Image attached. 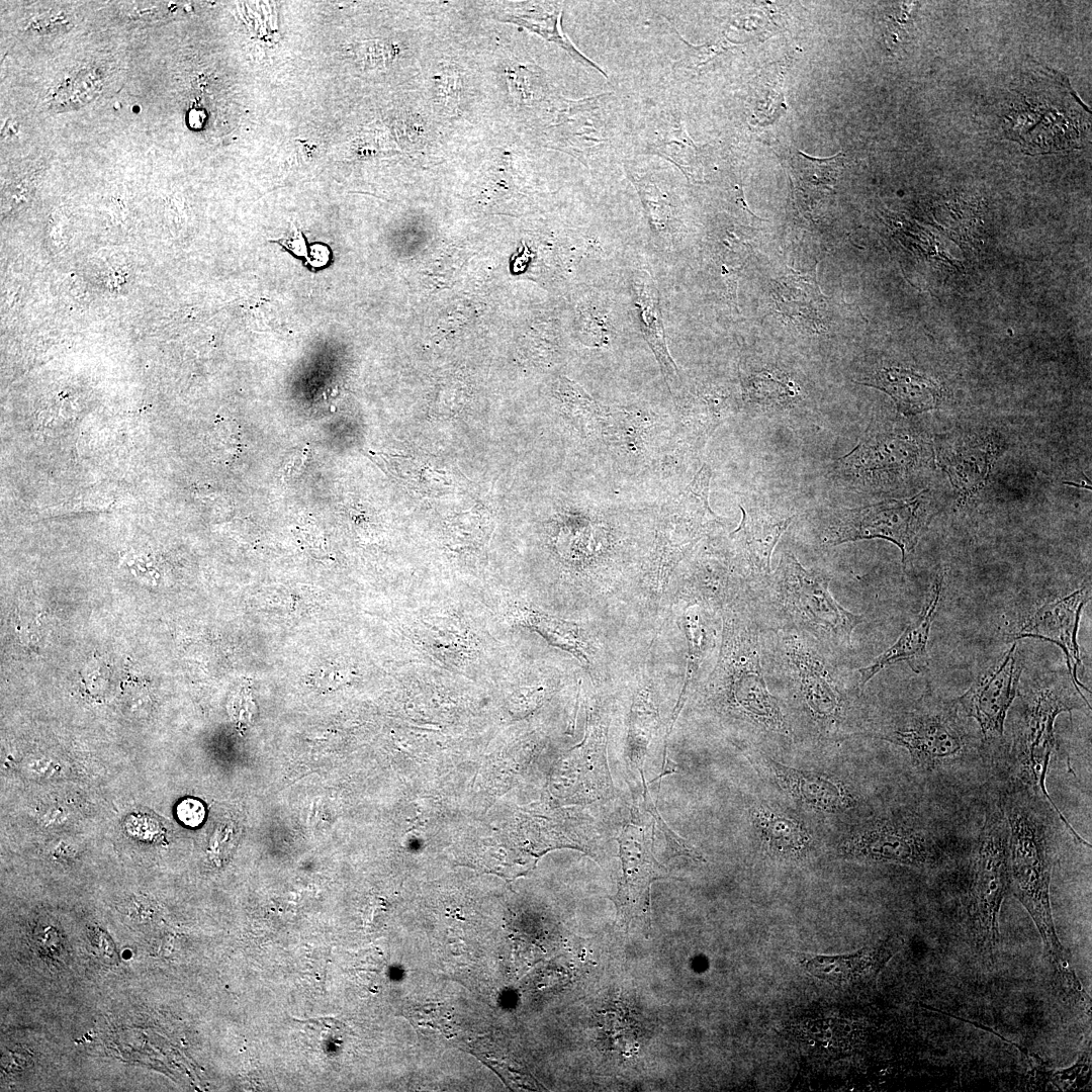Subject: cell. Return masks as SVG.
Listing matches in <instances>:
<instances>
[{
    "label": "cell",
    "instance_id": "6da1fadb",
    "mask_svg": "<svg viewBox=\"0 0 1092 1092\" xmlns=\"http://www.w3.org/2000/svg\"><path fill=\"white\" fill-rule=\"evenodd\" d=\"M719 614L721 641L705 685L707 701L760 733L791 739V727L764 677L761 626L751 596L746 594L727 604Z\"/></svg>",
    "mask_w": 1092,
    "mask_h": 1092
},
{
    "label": "cell",
    "instance_id": "7a4b0ae2",
    "mask_svg": "<svg viewBox=\"0 0 1092 1092\" xmlns=\"http://www.w3.org/2000/svg\"><path fill=\"white\" fill-rule=\"evenodd\" d=\"M999 804L1009 827L1010 891L1030 914L1057 972L1077 989L1078 980L1069 969L1053 921L1050 883L1056 844L1050 811L1056 810L1078 842L1085 845L1086 841L1056 806L1018 783Z\"/></svg>",
    "mask_w": 1092,
    "mask_h": 1092
},
{
    "label": "cell",
    "instance_id": "3957f363",
    "mask_svg": "<svg viewBox=\"0 0 1092 1092\" xmlns=\"http://www.w3.org/2000/svg\"><path fill=\"white\" fill-rule=\"evenodd\" d=\"M829 583L827 573L804 567L794 553L786 551L765 584L752 595L757 617L772 623L769 629H792L809 636L842 661L852 649V633L863 615L842 607L832 597Z\"/></svg>",
    "mask_w": 1092,
    "mask_h": 1092
},
{
    "label": "cell",
    "instance_id": "277c9868",
    "mask_svg": "<svg viewBox=\"0 0 1092 1092\" xmlns=\"http://www.w3.org/2000/svg\"><path fill=\"white\" fill-rule=\"evenodd\" d=\"M1055 74H1027L1013 89L1004 114L1007 135L1028 154L1081 148L1090 127V113L1072 89Z\"/></svg>",
    "mask_w": 1092,
    "mask_h": 1092
},
{
    "label": "cell",
    "instance_id": "5b68a950",
    "mask_svg": "<svg viewBox=\"0 0 1092 1092\" xmlns=\"http://www.w3.org/2000/svg\"><path fill=\"white\" fill-rule=\"evenodd\" d=\"M1083 705L1090 710L1088 700L1070 676L1037 682L1020 694L1010 754L1015 783L1054 806L1056 804L1045 788V777L1051 755L1056 750V718L1062 712H1071Z\"/></svg>",
    "mask_w": 1092,
    "mask_h": 1092
},
{
    "label": "cell",
    "instance_id": "8992f818",
    "mask_svg": "<svg viewBox=\"0 0 1092 1092\" xmlns=\"http://www.w3.org/2000/svg\"><path fill=\"white\" fill-rule=\"evenodd\" d=\"M956 701L927 690L909 710L880 728L876 737L904 747L913 764L931 771L965 757L975 746Z\"/></svg>",
    "mask_w": 1092,
    "mask_h": 1092
},
{
    "label": "cell",
    "instance_id": "52a82bcc",
    "mask_svg": "<svg viewBox=\"0 0 1092 1092\" xmlns=\"http://www.w3.org/2000/svg\"><path fill=\"white\" fill-rule=\"evenodd\" d=\"M774 632L771 660L793 688L804 710L824 731L837 728L845 712L838 661L809 636L792 629Z\"/></svg>",
    "mask_w": 1092,
    "mask_h": 1092
},
{
    "label": "cell",
    "instance_id": "ba28073f",
    "mask_svg": "<svg viewBox=\"0 0 1092 1092\" xmlns=\"http://www.w3.org/2000/svg\"><path fill=\"white\" fill-rule=\"evenodd\" d=\"M1010 891L1009 827L1000 804L986 809L978 838L968 902L976 948L994 962L1000 942L999 913Z\"/></svg>",
    "mask_w": 1092,
    "mask_h": 1092
},
{
    "label": "cell",
    "instance_id": "9c48e42d",
    "mask_svg": "<svg viewBox=\"0 0 1092 1092\" xmlns=\"http://www.w3.org/2000/svg\"><path fill=\"white\" fill-rule=\"evenodd\" d=\"M928 489L905 498L888 499L857 508H842L826 516L819 527L825 547L859 540L884 539L901 551L905 565L931 515Z\"/></svg>",
    "mask_w": 1092,
    "mask_h": 1092
},
{
    "label": "cell",
    "instance_id": "30bf717a",
    "mask_svg": "<svg viewBox=\"0 0 1092 1092\" xmlns=\"http://www.w3.org/2000/svg\"><path fill=\"white\" fill-rule=\"evenodd\" d=\"M931 458L929 444L910 430L875 425L836 461V469L860 484L891 485L914 476Z\"/></svg>",
    "mask_w": 1092,
    "mask_h": 1092
},
{
    "label": "cell",
    "instance_id": "8fae6325",
    "mask_svg": "<svg viewBox=\"0 0 1092 1092\" xmlns=\"http://www.w3.org/2000/svg\"><path fill=\"white\" fill-rule=\"evenodd\" d=\"M841 850L859 859L916 868L933 867L940 855L936 838L926 827L899 818L866 823L842 844Z\"/></svg>",
    "mask_w": 1092,
    "mask_h": 1092
},
{
    "label": "cell",
    "instance_id": "7c38bea8",
    "mask_svg": "<svg viewBox=\"0 0 1092 1092\" xmlns=\"http://www.w3.org/2000/svg\"><path fill=\"white\" fill-rule=\"evenodd\" d=\"M619 854L622 876L616 895L612 898L621 924L628 928L631 923L650 927V888L661 879L669 877L652 851V833L645 825L630 823L620 836Z\"/></svg>",
    "mask_w": 1092,
    "mask_h": 1092
},
{
    "label": "cell",
    "instance_id": "4fadbf2b",
    "mask_svg": "<svg viewBox=\"0 0 1092 1092\" xmlns=\"http://www.w3.org/2000/svg\"><path fill=\"white\" fill-rule=\"evenodd\" d=\"M1016 643L982 673L956 703L961 713L978 723L984 741L1000 739L1004 722L1019 685L1022 664Z\"/></svg>",
    "mask_w": 1092,
    "mask_h": 1092
},
{
    "label": "cell",
    "instance_id": "5bb4252c",
    "mask_svg": "<svg viewBox=\"0 0 1092 1092\" xmlns=\"http://www.w3.org/2000/svg\"><path fill=\"white\" fill-rule=\"evenodd\" d=\"M742 518L729 538L738 568L754 595L771 572L772 552L794 520V514L768 509L747 510L740 506Z\"/></svg>",
    "mask_w": 1092,
    "mask_h": 1092
},
{
    "label": "cell",
    "instance_id": "9a60e30c",
    "mask_svg": "<svg viewBox=\"0 0 1092 1092\" xmlns=\"http://www.w3.org/2000/svg\"><path fill=\"white\" fill-rule=\"evenodd\" d=\"M1090 600V589L1080 587L1069 595L1045 602L1039 606L1011 635L1012 640L1034 638L1050 641L1059 646L1065 655L1069 675L1073 684L1084 689L1078 677L1082 658L1077 642L1081 612Z\"/></svg>",
    "mask_w": 1092,
    "mask_h": 1092
},
{
    "label": "cell",
    "instance_id": "2e32d148",
    "mask_svg": "<svg viewBox=\"0 0 1092 1092\" xmlns=\"http://www.w3.org/2000/svg\"><path fill=\"white\" fill-rule=\"evenodd\" d=\"M682 590L689 602L718 613L727 604L750 593L731 547L726 551L711 546L694 554Z\"/></svg>",
    "mask_w": 1092,
    "mask_h": 1092
},
{
    "label": "cell",
    "instance_id": "e0dca14e",
    "mask_svg": "<svg viewBox=\"0 0 1092 1092\" xmlns=\"http://www.w3.org/2000/svg\"><path fill=\"white\" fill-rule=\"evenodd\" d=\"M999 441L992 435L971 436L940 443L937 463L965 502L987 483L992 466L999 454Z\"/></svg>",
    "mask_w": 1092,
    "mask_h": 1092
},
{
    "label": "cell",
    "instance_id": "ac0fdd59",
    "mask_svg": "<svg viewBox=\"0 0 1092 1092\" xmlns=\"http://www.w3.org/2000/svg\"><path fill=\"white\" fill-rule=\"evenodd\" d=\"M943 586V575L937 573L928 589L926 601L914 620L905 628L897 641L881 653L871 664L858 668V690L883 668L906 662L910 668L920 673L928 664L927 642L930 628L935 617Z\"/></svg>",
    "mask_w": 1092,
    "mask_h": 1092
},
{
    "label": "cell",
    "instance_id": "d6986e66",
    "mask_svg": "<svg viewBox=\"0 0 1092 1092\" xmlns=\"http://www.w3.org/2000/svg\"><path fill=\"white\" fill-rule=\"evenodd\" d=\"M887 393L895 402L900 414L913 417L936 408L943 398V391L936 381L913 369L888 366L883 367L856 381Z\"/></svg>",
    "mask_w": 1092,
    "mask_h": 1092
},
{
    "label": "cell",
    "instance_id": "ffe728a7",
    "mask_svg": "<svg viewBox=\"0 0 1092 1092\" xmlns=\"http://www.w3.org/2000/svg\"><path fill=\"white\" fill-rule=\"evenodd\" d=\"M700 542L663 523L658 528L639 583L641 594L650 610L657 612L665 596L671 573Z\"/></svg>",
    "mask_w": 1092,
    "mask_h": 1092
},
{
    "label": "cell",
    "instance_id": "44dd1931",
    "mask_svg": "<svg viewBox=\"0 0 1092 1092\" xmlns=\"http://www.w3.org/2000/svg\"><path fill=\"white\" fill-rule=\"evenodd\" d=\"M711 468L704 463L692 481L664 509L663 523L703 540L723 527L709 505Z\"/></svg>",
    "mask_w": 1092,
    "mask_h": 1092
},
{
    "label": "cell",
    "instance_id": "7402d4cb",
    "mask_svg": "<svg viewBox=\"0 0 1092 1092\" xmlns=\"http://www.w3.org/2000/svg\"><path fill=\"white\" fill-rule=\"evenodd\" d=\"M898 942L887 940L843 956H801L800 964L814 977L834 984L874 980L898 949Z\"/></svg>",
    "mask_w": 1092,
    "mask_h": 1092
},
{
    "label": "cell",
    "instance_id": "603a6c76",
    "mask_svg": "<svg viewBox=\"0 0 1092 1092\" xmlns=\"http://www.w3.org/2000/svg\"><path fill=\"white\" fill-rule=\"evenodd\" d=\"M632 289L641 331L656 357L666 384L673 391L677 381V367L666 346L655 283L648 272L637 270L632 275Z\"/></svg>",
    "mask_w": 1092,
    "mask_h": 1092
},
{
    "label": "cell",
    "instance_id": "cb8c5ba5",
    "mask_svg": "<svg viewBox=\"0 0 1092 1092\" xmlns=\"http://www.w3.org/2000/svg\"><path fill=\"white\" fill-rule=\"evenodd\" d=\"M780 786L798 802L819 812H836L851 805L842 786L827 776L796 769L767 758Z\"/></svg>",
    "mask_w": 1092,
    "mask_h": 1092
},
{
    "label": "cell",
    "instance_id": "d4e9b609",
    "mask_svg": "<svg viewBox=\"0 0 1092 1092\" xmlns=\"http://www.w3.org/2000/svg\"><path fill=\"white\" fill-rule=\"evenodd\" d=\"M753 819L761 842L771 853L796 857L809 848L810 833L799 820L763 803L754 808Z\"/></svg>",
    "mask_w": 1092,
    "mask_h": 1092
},
{
    "label": "cell",
    "instance_id": "484cf974",
    "mask_svg": "<svg viewBox=\"0 0 1092 1092\" xmlns=\"http://www.w3.org/2000/svg\"><path fill=\"white\" fill-rule=\"evenodd\" d=\"M742 384L744 400L762 411H789L804 399L800 385L777 368L753 372L743 379Z\"/></svg>",
    "mask_w": 1092,
    "mask_h": 1092
},
{
    "label": "cell",
    "instance_id": "4316f807",
    "mask_svg": "<svg viewBox=\"0 0 1092 1092\" xmlns=\"http://www.w3.org/2000/svg\"><path fill=\"white\" fill-rule=\"evenodd\" d=\"M562 10L552 3H533L529 7L522 8L515 13H507L502 16L503 21L515 23L540 35L548 41L554 42L581 66L593 69L607 77L606 72L594 61L580 53L561 28Z\"/></svg>",
    "mask_w": 1092,
    "mask_h": 1092
},
{
    "label": "cell",
    "instance_id": "83f0119b",
    "mask_svg": "<svg viewBox=\"0 0 1092 1092\" xmlns=\"http://www.w3.org/2000/svg\"><path fill=\"white\" fill-rule=\"evenodd\" d=\"M644 153L667 159L676 165L690 179H697V146L688 134L680 119L673 115L663 117L646 144Z\"/></svg>",
    "mask_w": 1092,
    "mask_h": 1092
},
{
    "label": "cell",
    "instance_id": "f1b7e54d",
    "mask_svg": "<svg viewBox=\"0 0 1092 1092\" xmlns=\"http://www.w3.org/2000/svg\"><path fill=\"white\" fill-rule=\"evenodd\" d=\"M775 300L785 315L808 324L813 322L814 326L826 310V300L811 276L792 275L780 279L775 288Z\"/></svg>",
    "mask_w": 1092,
    "mask_h": 1092
},
{
    "label": "cell",
    "instance_id": "f546056e",
    "mask_svg": "<svg viewBox=\"0 0 1092 1092\" xmlns=\"http://www.w3.org/2000/svg\"><path fill=\"white\" fill-rule=\"evenodd\" d=\"M707 610L708 609L699 603L689 602L681 617L682 629L688 643V657L684 678L685 681L678 702L673 710L672 722L675 721L685 705L690 689L698 677L700 667L709 647L711 638L706 616Z\"/></svg>",
    "mask_w": 1092,
    "mask_h": 1092
},
{
    "label": "cell",
    "instance_id": "4dcf8cb0",
    "mask_svg": "<svg viewBox=\"0 0 1092 1092\" xmlns=\"http://www.w3.org/2000/svg\"><path fill=\"white\" fill-rule=\"evenodd\" d=\"M843 153L829 158H814L796 152L791 158V168L801 189L821 192L832 189L843 167Z\"/></svg>",
    "mask_w": 1092,
    "mask_h": 1092
},
{
    "label": "cell",
    "instance_id": "1f68e13d",
    "mask_svg": "<svg viewBox=\"0 0 1092 1092\" xmlns=\"http://www.w3.org/2000/svg\"><path fill=\"white\" fill-rule=\"evenodd\" d=\"M563 403L568 419L581 434L589 435L602 430L608 407L596 401L579 385L565 382Z\"/></svg>",
    "mask_w": 1092,
    "mask_h": 1092
},
{
    "label": "cell",
    "instance_id": "d6a6232c",
    "mask_svg": "<svg viewBox=\"0 0 1092 1092\" xmlns=\"http://www.w3.org/2000/svg\"><path fill=\"white\" fill-rule=\"evenodd\" d=\"M634 184L653 231L661 237L668 235L671 230L672 213L667 199L660 189L646 178L634 180Z\"/></svg>",
    "mask_w": 1092,
    "mask_h": 1092
},
{
    "label": "cell",
    "instance_id": "836d02e7",
    "mask_svg": "<svg viewBox=\"0 0 1092 1092\" xmlns=\"http://www.w3.org/2000/svg\"><path fill=\"white\" fill-rule=\"evenodd\" d=\"M71 21L69 14L63 11H52L30 19L26 28L34 33H55L67 30Z\"/></svg>",
    "mask_w": 1092,
    "mask_h": 1092
},
{
    "label": "cell",
    "instance_id": "e575fe53",
    "mask_svg": "<svg viewBox=\"0 0 1092 1092\" xmlns=\"http://www.w3.org/2000/svg\"><path fill=\"white\" fill-rule=\"evenodd\" d=\"M643 796H644L646 807L648 808L649 812L654 817V819H655L657 825L659 826V828L664 832L665 837H666L668 843L671 845V848L673 849V851H675L677 854L687 855V856H690V857H692L694 859L700 860L702 858L700 853L697 850H695L690 844H688L684 839L676 836V834L671 829H669L668 826L661 819V817L659 816L655 806L652 804V801H651V799L649 797L648 791H646V788H645Z\"/></svg>",
    "mask_w": 1092,
    "mask_h": 1092
},
{
    "label": "cell",
    "instance_id": "d590c367",
    "mask_svg": "<svg viewBox=\"0 0 1092 1092\" xmlns=\"http://www.w3.org/2000/svg\"><path fill=\"white\" fill-rule=\"evenodd\" d=\"M176 814L184 825L197 827L204 820L205 808L199 800L186 798L177 805Z\"/></svg>",
    "mask_w": 1092,
    "mask_h": 1092
},
{
    "label": "cell",
    "instance_id": "8d00e7d4",
    "mask_svg": "<svg viewBox=\"0 0 1092 1092\" xmlns=\"http://www.w3.org/2000/svg\"><path fill=\"white\" fill-rule=\"evenodd\" d=\"M508 79L512 94L521 103L532 100L533 93L530 87L527 70L520 68L509 73Z\"/></svg>",
    "mask_w": 1092,
    "mask_h": 1092
},
{
    "label": "cell",
    "instance_id": "74e56055",
    "mask_svg": "<svg viewBox=\"0 0 1092 1092\" xmlns=\"http://www.w3.org/2000/svg\"><path fill=\"white\" fill-rule=\"evenodd\" d=\"M22 769L33 778H50L58 771V764L47 757H30L23 761Z\"/></svg>",
    "mask_w": 1092,
    "mask_h": 1092
},
{
    "label": "cell",
    "instance_id": "f35d334b",
    "mask_svg": "<svg viewBox=\"0 0 1092 1092\" xmlns=\"http://www.w3.org/2000/svg\"><path fill=\"white\" fill-rule=\"evenodd\" d=\"M125 12L131 20L138 21L153 20L159 18L160 13L159 5H153L152 3H133V5L127 6Z\"/></svg>",
    "mask_w": 1092,
    "mask_h": 1092
},
{
    "label": "cell",
    "instance_id": "ab89813d",
    "mask_svg": "<svg viewBox=\"0 0 1092 1092\" xmlns=\"http://www.w3.org/2000/svg\"><path fill=\"white\" fill-rule=\"evenodd\" d=\"M129 911L134 918H138L140 920L149 919V917H151L154 913V909L151 906L150 902L145 900L131 901Z\"/></svg>",
    "mask_w": 1092,
    "mask_h": 1092
},
{
    "label": "cell",
    "instance_id": "60d3db41",
    "mask_svg": "<svg viewBox=\"0 0 1092 1092\" xmlns=\"http://www.w3.org/2000/svg\"><path fill=\"white\" fill-rule=\"evenodd\" d=\"M68 818L67 812L62 808H53L47 811L41 821L46 826H55L63 824Z\"/></svg>",
    "mask_w": 1092,
    "mask_h": 1092
}]
</instances>
